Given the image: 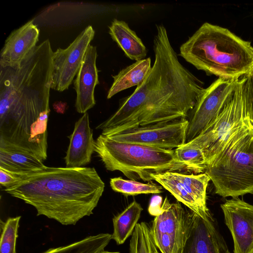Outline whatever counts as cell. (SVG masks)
<instances>
[{
  "label": "cell",
  "instance_id": "cell-14",
  "mask_svg": "<svg viewBox=\"0 0 253 253\" xmlns=\"http://www.w3.org/2000/svg\"><path fill=\"white\" fill-rule=\"evenodd\" d=\"M97 57L96 46L89 44L74 81L77 94L75 107L79 113H86L95 105L94 90L99 84L96 65Z\"/></svg>",
  "mask_w": 253,
  "mask_h": 253
},
{
  "label": "cell",
  "instance_id": "cell-7",
  "mask_svg": "<svg viewBox=\"0 0 253 253\" xmlns=\"http://www.w3.org/2000/svg\"><path fill=\"white\" fill-rule=\"evenodd\" d=\"M244 81L245 77L239 80L233 96L218 116L204 132L190 141L203 151L207 167L219 145L249 116L250 104L244 93Z\"/></svg>",
  "mask_w": 253,
  "mask_h": 253
},
{
  "label": "cell",
  "instance_id": "cell-3",
  "mask_svg": "<svg viewBox=\"0 0 253 253\" xmlns=\"http://www.w3.org/2000/svg\"><path fill=\"white\" fill-rule=\"evenodd\" d=\"M53 53L47 39L18 65L0 66V122L26 126L49 116Z\"/></svg>",
  "mask_w": 253,
  "mask_h": 253
},
{
  "label": "cell",
  "instance_id": "cell-1",
  "mask_svg": "<svg viewBox=\"0 0 253 253\" xmlns=\"http://www.w3.org/2000/svg\"><path fill=\"white\" fill-rule=\"evenodd\" d=\"M155 60L146 78L117 110L96 128L110 136L140 126L187 119L203 91V83L179 61L167 31L156 26Z\"/></svg>",
  "mask_w": 253,
  "mask_h": 253
},
{
  "label": "cell",
  "instance_id": "cell-24",
  "mask_svg": "<svg viewBox=\"0 0 253 253\" xmlns=\"http://www.w3.org/2000/svg\"><path fill=\"white\" fill-rule=\"evenodd\" d=\"M110 185L113 190L126 196L142 194H159L163 192L162 186L151 182L145 183L125 179L121 177L111 178Z\"/></svg>",
  "mask_w": 253,
  "mask_h": 253
},
{
  "label": "cell",
  "instance_id": "cell-12",
  "mask_svg": "<svg viewBox=\"0 0 253 253\" xmlns=\"http://www.w3.org/2000/svg\"><path fill=\"white\" fill-rule=\"evenodd\" d=\"M220 207L233 240V253H253V205L234 197Z\"/></svg>",
  "mask_w": 253,
  "mask_h": 253
},
{
  "label": "cell",
  "instance_id": "cell-28",
  "mask_svg": "<svg viewBox=\"0 0 253 253\" xmlns=\"http://www.w3.org/2000/svg\"><path fill=\"white\" fill-rule=\"evenodd\" d=\"M22 179L18 175L0 168V184L5 188L15 185Z\"/></svg>",
  "mask_w": 253,
  "mask_h": 253
},
{
  "label": "cell",
  "instance_id": "cell-15",
  "mask_svg": "<svg viewBox=\"0 0 253 253\" xmlns=\"http://www.w3.org/2000/svg\"><path fill=\"white\" fill-rule=\"evenodd\" d=\"M40 31L31 20L12 31L6 39L0 53V66L18 65L36 46Z\"/></svg>",
  "mask_w": 253,
  "mask_h": 253
},
{
  "label": "cell",
  "instance_id": "cell-8",
  "mask_svg": "<svg viewBox=\"0 0 253 253\" xmlns=\"http://www.w3.org/2000/svg\"><path fill=\"white\" fill-rule=\"evenodd\" d=\"M189 212L179 202L166 198L150 226L154 244L161 253H182L188 234Z\"/></svg>",
  "mask_w": 253,
  "mask_h": 253
},
{
  "label": "cell",
  "instance_id": "cell-25",
  "mask_svg": "<svg viewBox=\"0 0 253 253\" xmlns=\"http://www.w3.org/2000/svg\"><path fill=\"white\" fill-rule=\"evenodd\" d=\"M174 150L176 159L191 168L195 174L205 172L207 165L204 154L199 147L188 142Z\"/></svg>",
  "mask_w": 253,
  "mask_h": 253
},
{
  "label": "cell",
  "instance_id": "cell-23",
  "mask_svg": "<svg viewBox=\"0 0 253 253\" xmlns=\"http://www.w3.org/2000/svg\"><path fill=\"white\" fill-rule=\"evenodd\" d=\"M112 239V234L100 233L67 245L50 248L42 253H102Z\"/></svg>",
  "mask_w": 253,
  "mask_h": 253
},
{
  "label": "cell",
  "instance_id": "cell-11",
  "mask_svg": "<svg viewBox=\"0 0 253 253\" xmlns=\"http://www.w3.org/2000/svg\"><path fill=\"white\" fill-rule=\"evenodd\" d=\"M95 35L92 26L86 27L66 48L53 51L51 88L60 92L68 89L77 75L86 50Z\"/></svg>",
  "mask_w": 253,
  "mask_h": 253
},
{
  "label": "cell",
  "instance_id": "cell-30",
  "mask_svg": "<svg viewBox=\"0 0 253 253\" xmlns=\"http://www.w3.org/2000/svg\"><path fill=\"white\" fill-rule=\"evenodd\" d=\"M102 253H121L119 252H109V251H105L104 252H103Z\"/></svg>",
  "mask_w": 253,
  "mask_h": 253
},
{
  "label": "cell",
  "instance_id": "cell-13",
  "mask_svg": "<svg viewBox=\"0 0 253 253\" xmlns=\"http://www.w3.org/2000/svg\"><path fill=\"white\" fill-rule=\"evenodd\" d=\"M182 253H230L213 218H203L191 211Z\"/></svg>",
  "mask_w": 253,
  "mask_h": 253
},
{
  "label": "cell",
  "instance_id": "cell-31",
  "mask_svg": "<svg viewBox=\"0 0 253 253\" xmlns=\"http://www.w3.org/2000/svg\"></svg>",
  "mask_w": 253,
  "mask_h": 253
},
{
  "label": "cell",
  "instance_id": "cell-22",
  "mask_svg": "<svg viewBox=\"0 0 253 253\" xmlns=\"http://www.w3.org/2000/svg\"><path fill=\"white\" fill-rule=\"evenodd\" d=\"M173 174L195 199L203 211L207 215H211L207 206V189L211 181L208 175L205 172L197 174L173 172Z\"/></svg>",
  "mask_w": 253,
  "mask_h": 253
},
{
  "label": "cell",
  "instance_id": "cell-6",
  "mask_svg": "<svg viewBox=\"0 0 253 253\" xmlns=\"http://www.w3.org/2000/svg\"><path fill=\"white\" fill-rule=\"evenodd\" d=\"M94 152L107 170L120 171L130 180L151 182L154 180L153 174L171 171L194 173L176 159L174 150L121 142L101 134L95 140Z\"/></svg>",
  "mask_w": 253,
  "mask_h": 253
},
{
  "label": "cell",
  "instance_id": "cell-2",
  "mask_svg": "<svg viewBox=\"0 0 253 253\" xmlns=\"http://www.w3.org/2000/svg\"><path fill=\"white\" fill-rule=\"evenodd\" d=\"M104 188L94 168L46 166L4 190L33 206L38 216L70 225L93 213Z\"/></svg>",
  "mask_w": 253,
  "mask_h": 253
},
{
  "label": "cell",
  "instance_id": "cell-27",
  "mask_svg": "<svg viewBox=\"0 0 253 253\" xmlns=\"http://www.w3.org/2000/svg\"><path fill=\"white\" fill-rule=\"evenodd\" d=\"M129 253H153L150 226L146 222L138 223L129 242Z\"/></svg>",
  "mask_w": 253,
  "mask_h": 253
},
{
  "label": "cell",
  "instance_id": "cell-17",
  "mask_svg": "<svg viewBox=\"0 0 253 253\" xmlns=\"http://www.w3.org/2000/svg\"><path fill=\"white\" fill-rule=\"evenodd\" d=\"M46 167L40 159L19 150L0 147V168L23 178Z\"/></svg>",
  "mask_w": 253,
  "mask_h": 253
},
{
  "label": "cell",
  "instance_id": "cell-19",
  "mask_svg": "<svg viewBox=\"0 0 253 253\" xmlns=\"http://www.w3.org/2000/svg\"><path fill=\"white\" fill-rule=\"evenodd\" d=\"M150 57L136 61L122 69L117 75L112 76L113 82L108 90L107 99L117 93L134 86L141 84L151 69Z\"/></svg>",
  "mask_w": 253,
  "mask_h": 253
},
{
  "label": "cell",
  "instance_id": "cell-9",
  "mask_svg": "<svg viewBox=\"0 0 253 253\" xmlns=\"http://www.w3.org/2000/svg\"><path fill=\"white\" fill-rule=\"evenodd\" d=\"M239 80L218 78L204 88L189 115L186 142L200 135L218 116L233 96Z\"/></svg>",
  "mask_w": 253,
  "mask_h": 253
},
{
  "label": "cell",
  "instance_id": "cell-18",
  "mask_svg": "<svg viewBox=\"0 0 253 253\" xmlns=\"http://www.w3.org/2000/svg\"><path fill=\"white\" fill-rule=\"evenodd\" d=\"M109 33L129 59L136 61L146 57L147 50L145 46L126 22L114 19L109 26Z\"/></svg>",
  "mask_w": 253,
  "mask_h": 253
},
{
  "label": "cell",
  "instance_id": "cell-21",
  "mask_svg": "<svg viewBox=\"0 0 253 253\" xmlns=\"http://www.w3.org/2000/svg\"><path fill=\"white\" fill-rule=\"evenodd\" d=\"M154 180L170 193L180 203L188 207L191 211L201 217L206 219L211 215H207L201 210L193 197L187 191L182 184L173 175V172L153 174Z\"/></svg>",
  "mask_w": 253,
  "mask_h": 253
},
{
  "label": "cell",
  "instance_id": "cell-29",
  "mask_svg": "<svg viewBox=\"0 0 253 253\" xmlns=\"http://www.w3.org/2000/svg\"><path fill=\"white\" fill-rule=\"evenodd\" d=\"M152 250L153 253H160L158 249L154 243L152 237Z\"/></svg>",
  "mask_w": 253,
  "mask_h": 253
},
{
  "label": "cell",
  "instance_id": "cell-26",
  "mask_svg": "<svg viewBox=\"0 0 253 253\" xmlns=\"http://www.w3.org/2000/svg\"><path fill=\"white\" fill-rule=\"evenodd\" d=\"M21 216L1 221L0 253H16V244Z\"/></svg>",
  "mask_w": 253,
  "mask_h": 253
},
{
  "label": "cell",
  "instance_id": "cell-4",
  "mask_svg": "<svg viewBox=\"0 0 253 253\" xmlns=\"http://www.w3.org/2000/svg\"><path fill=\"white\" fill-rule=\"evenodd\" d=\"M179 55L218 78L239 80L253 73V46L227 28L203 23L181 45Z\"/></svg>",
  "mask_w": 253,
  "mask_h": 253
},
{
  "label": "cell",
  "instance_id": "cell-20",
  "mask_svg": "<svg viewBox=\"0 0 253 253\" xmlns=\"http://www.w3.org/2000/svg\"><path fill=\"white\" fill-rule=\"evenodd\" d=\"M142 211L140 204L133 200L123 211L113 217L112 238L118 245L123 244L132 235Z\"/></svg>",
  "mask_w": 253,
  "mask_h": 253
},
{
  "label": "cell",
  "instance_id": "cell-10",
  "mask_svg": "<svg viewBox=\"0 0 253 253\" xmlns=\"http://www.w3.org/2000/svg\"><path fill=\"white\" fill-rule=\"evenodd\" d=\"M188 125V120L183 119L140 126L107 137L123 143L173 150L186 142Z\"/></svg>",
  "mask_w": 253,
  "mask_h": 253
},
{
  "label": "cell",
  "instance_id": "cell-5",
  "mask_svg": "<svg viewBox=\"0 0 253 253\" xmlns=\"http://www.w3.org/2000/svg\"><path fill=\"white\" fill-rule=\"evenodd\" d=\"M248 98V117L219 145L205 172L223 198L253 193V92Z\"/></svg>",
  "mask_w": 253,
  "mask_h": 253
},
{
  "label": "cell",
  "instance_id": "cell-16",
  "mask_svg": "<svg viewBox=\"0 0 253 253\" xmlns=\"http://www.w3.org/2000/svg\"><path fill=\"white\" fill-rule=\"evenodd\" d=\"M64 160L66 167H83L90 163L94 152L95 140L90 126L87 112L76 122Z\"/></svg>",
  "mask_w": 253,
  "mask_h": 253
}]
</instances>
